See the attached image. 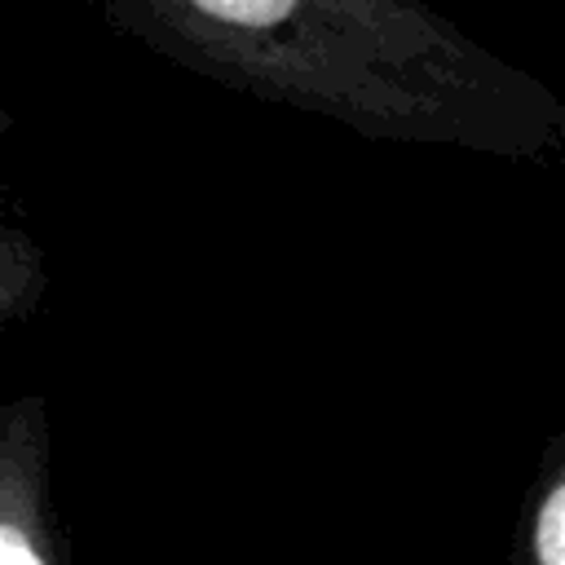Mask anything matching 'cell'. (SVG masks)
Listing matches in <instances>:
<instances>
[{
	"instance_id": "obj_3",
	"label": "cell",
	"mask_w": 565,
	"mask_h": 565,
	"mask_svg": "<svg viewBox=\"0 0 565 565\" xmlns=\"http://www.w3.org/2000/svg\"><path fill=\"white\" fill-rule=\"evenodd\" d=\"M512 565H565V428L543 450L525 490Z\"/></svg>"
},
{
	"instance_id": "obj_1",
	"label": "cell",
	"mask_w": 565,
	"mask_h": 565,
	"mask_svg": "<svg viewBox=\"0 0 565 565\" xmlns=\"http://www.w3.org/2000/svg\"><path fill=\"white\" fill-rule=\"evenodd\" d=\"M84 4L177 71L366 141L565 159V97L433 0Z\"/></svg>"
},
{
	"instance_id": "obj_2",
	"label": "cell",
	"mask_w": 565,
	"mask_h": 565,
	"mask_svg": "<svg viewBox=\"0 0 565 565\" xmlns=\"http://www.w3.org/2000/svg\"><path fill=\"white\" fill-rule=\"evenodd\" d=\"M0 565H66L49 499V406L22 393L0 415Z\"/></svg>"
}]
</instances>
